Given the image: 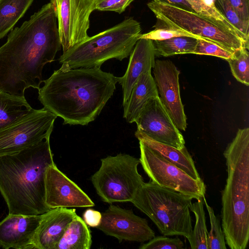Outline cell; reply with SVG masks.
Listing matches in <instances>:
<instances>
[{
  "label": "cell",
  "mask_w": 249,
  "mask_h": 249,
  "mask_svg": "<svg viewBox=\"0 0 249 249\" xmlns=\"http://www.w3.org/2000/svg\"><path fill=\"white\" fill-rule=\"evenodd\" d=\"M183 242L178 238H169L165 235L155 236L143 244L140 249H182Z\"/></svg>",
  "instance_id": "32"
},
{
  "label": "cell",
  "mask_w": 249,
  "mask_h": 249,
  "mask_svg": "<svg viewBox=\"0 0 249 249\" xmlns=\"http://www.w3.org/2000/svg\"><path fill=\"white\" fill-rule=\"evenodd\" d=\"M32 108L24 96L0 90V128L25 115Z\"/></svg>",
  "instance_id": "22"
},
{
  "label": "cell",
  "mask_w": 249,
  "mask_h": 249,
  "mask_svg": "<svg viewBox=\"0 0 249 249\" xmlns=\"http://www.w3.org/2000/svg\"><path fill=\"white\" fill-rule=\"evenodd\" d=\"M135 123L137 130L156 141L178 149L185 147L183 135L173 123L159 96L148 103Z\"/></svg>",
  "instance_id": "13"
},
{
  "label": "cell",
  "mask_w": 249,
  "mask_h": 249,
  "mask_svg": "<svg viewBox=\"0 0 249 249\" xmlns=\"http://www.w3.org/2000/svg\"><path fill=\"white\" fill-rule=\"evenodd\" d=\"M230 1L240 19L249 26V0H230Z\"/></svg>",
  "instance_id": "34"
},
{
  "label": "cell",
  "mask_w": 249,
  "mask_h": 249,
  "mask_svg": "<svg viewBox=\"0 0 249 249\" xmlns=\"http://www.w3.org/2000/svg\"><path fill=\"white\" fill-rule=\"evenodd\" d=\"M61 44L53 1L12 30L0 47V90L24 96L29 88L40 89L44 66L54 60Z\"/></svg>",
  "instance_id": "1"
},
{
  "label": "cell",
  "mask_w": 249,
  "mask_h": 249,
  "mask_svg": "<svg viewBox=\"0 0 249 249\" xmlns=\"http://www.w3.org/2000/svg\"><path fill=\"white\" fill-rule=\"evenodd\" d=\"M227 178L222 191V227L231 249L249 240V128L239 129L224 152Z\"/></svg>",
  "instance_id": "4"
},
{
  "label": "cell",
  "mask_w": 249,
  "mask_h": 249,
  "mask_svg": "<svg viewBox=\"0 0 249 249\" xmlns=\"http://www.w3.org/2000/svg\"><path fill=\"white\" fill-rule=\"evenodd\" d=\"M157 0L162 2L167 3L178 8L195 12L191 8V6L186 1V0Z\"/></svg>",
  "instance_id": "36"
},
{
  "label": "cell",
  "mask_w": 249,
  "mask_h": 249,
  "mask_svg": "<svg viewBox=\"0 0 249 249\" xmlns=\"http://www.w3.org/2000/svg\"><path fill=\"white\" fill-rule=\"evenodd\" d=\"M45 201L50 209L94 205L90 197L55 163L49 166L45 172Z\"/></svg>",
  "instance_id": "15"
},
{
  "label": "cell",
  "mask_w": 249,
  "mask_h": 249,
  "mask_svg": "<svg viewBox=\"0 0 249 249\" xmlns=\"http://www.w3.org/2000/svg\"><path fill=\"white\" fill-rule=\"evenodd\" d=\"M128 65L124 74L117 77L123 90V106L126 103L131 90L139 77L151 71L155 64V52L153 40L140 38L130 54Z\"/></svg>",
  "instance_id": "17"
},
{
  "label": "cell",
  "mask_w": 249,
  "mask_h": 249,
  "mask_svg": "<svg viewBox=\"0 0 249 249\" xmlns=\"http://www.w3.org/2000/svg\"><path fill=\"white\" fill-rule=\"evenodd\" d=\"M193 53L214 56L226 60L233 54L219 45L204 39H197Z\"/></svg>",
  "instance_id": "31"
},
{
  "label": "cell",
  "mask_w": 249,
  "mask_h": 249,
  "mask_svg": "<svg viewBox=\"0 0 249 249\" xmlns=\"http://www.w3.org/2000/svg\"><path fill=\"white\" fill-rule=\"evenodd\" d=\"M57 116L44 107L0 128V157L13 154L50 137Z\"/></svg>",
  "instance_id": "9"
},
{
  "label": "cell",
  "mask_w": 249,
  "mask_h": 249,
  "mask_svg": "<svg viewBox=\"0 0 249 249\" xmlns=\"http://www.w3.org/2000/svg\"><path fill=\"white\" fill-rule=\"evenodd\" d=\"M196 13L217 21L236 34L246 45L239 32L225 18L216 8L213 0H186Z\"/></svg>",
  "instance_id": "26"
},
{
  "label": "cell",
  "mask_w": 249,
  "mask_h": 249,
  "mask_svg": "<svg viewBox=\"0 0 249 249\" xmlns=\"http://www.w3.org/2000/svg\"><path fill=\"white\" fill-rule=\"evenodd\" d=\"M231 73L235 79L241 83L249 85V53L248 49L242 48L234 52L231 58L227 60Z\"/></svg>",
  "instance_id": "27"
},
{
  "label": "cell",
  "mask_w": 249,
  "mask_h": 249,
  "mask_svg": "<svg viewBox=\"0 0 249 249\" xmlns=\"http://www.w3.org/2000/svg\"><path fill=\"white\" fill-rule=\"evenodd\" d=\"M178 36H189L196 39H203L182 30L166 26H156L153 30L146 34H141L140 38L163 40Z\"/></svg>",
  "instance_id": "30"
},
{
  "label": "cell",
  "mask_w": 249,
  "mask_h": 249,
  "mask_svg": "<svg viewBox=\"0 0 249 249\" xmlns=\"http://www.w3.org/2000/svg\"><path fill=\"white\" fill-rule=\"evenodd\" d=\"M99 169L91 181L98 195L104 202H131L144 182L139 173L140 160L126 154L109 156L101 160Z\"/></svg>",
  "instance_id": "8"
},
{
  "label": "cell",
  "mask_w": 249,
  "mask_h": 249,
  "mask_svg": "<svg viewBox=\"0 0 249 249\" xmlns=\"http://www.w3.org/2000/svg\"><path fill=\"white\" fill-rule=\"evenodd\" d=\"M153 70L159 96L172 120L179 130L187 128L186 117L179 89L180 72L169 60H157Z\"/></svg>",
  "instance_id": "14"
},
{
  "label": "cell",
  "mask_w": 249,
  "mask_h": 249,
  "mask_svg": "<svg viewBox=\"0 0 249 249\" xmlns=\"http://www.w3.org/2000/svg\"><path fill=\"white\" fill-rule=\"evenodd\" d=\"M140 23L133 18L88 37L58 59L64 69L101 68L112 58L123 60L132 52L141 35Z\"/></svg>",
  "instance_id": "5"
},
{
  "label": "cell",
  "mask_w": 249,
  "mask_h": 249,
  "mask_svg": "<svg viewBox=\"0 0 249 249\" xmlns=\"http://www.w3.org/2000/svg\"><path fill=\"white\" fill-rule=\"evenodd\" d=\"M55 8L59 36L64 53L89 36V16L95 0H52Z\"/></svg>",
  "instance_id": "11"
},
{
  "label": "cell",
  "mask_w": 249,
  "mask_h": 249,
  "mask_svg": "<svg viewBox=\"0 0 249 249\" xmlns=\"http://www.w3.org/2000/svg\"><path fill=\"white\" fill-rule=\"evenodd\" d=\"M53 164L50 137L0 157V192L8 213L38 215L50 210L45 201V176Z\"/></svg>",
  "instance_id": "3"
},
{
  "label": "cell",
  "mask_w": 249,
  "mask_h": 249,
  "mask_svg": "<svg viewBox=\"0 0 249 249\" xmlns=\"http://www.w3.org/2000/svg\"><path fill=\"white\" fill-rule=\"evenodd\" d=\"M83 217L87 225L97 228L101 223L102 213L98 211L88 209L84 212Z\"/></svg>",
  "instance_id": "35"
},
{
  "label": "cell",
  "mask_w": 249,
  "mask_h": 249,
  "mask_svg": "<svg viewBox=\"0 0 249 249\" xmlns=\"http://www.w3.org/2000/svg\"><path fill=\"white\" fill-rule=\"evenodd\" d=\"M158 96L157 88L151 71L142 74L123 107L124 118L129 123L135 122L148 103Z\"/></svg>",
  "instance_id": "19"
},
{
  "label": "cell",
  "mask_w": 249,
  "mask_h": 249,
  "mask_svg": "<svg viewBox=\"0 0 249 249\" xmlns=\"http://www.w3.org/2000/svg\"><path fill=\"white\" fill-rule=\"evenodd\" d=\"M76 215L75 209L62 207L51 209L42 214L34 238V249H54Z\"/></svg>",
  "instance_id": "18"
},
{
  "label": "cell",
  "mask_w": 249,
  "mask_h": 249,
  "mask_svg": "<svg viewBox=\"0 0 249 249\" xmlns=\"http://www.w3.org/2000/svg\"><path fill=\"white\" fill-rule=\"evenodd\" d=\"M147 6L157 18L155 27L182 30L215 43L231 53L243 47L246 48L236 34L207 17L157 0L148 2Z\"/></svg>",
  "instance_id": "7"
},
{
  "label": "cell",
  "mask_w": 249,
  "mask_h": 249,
  "mask_svg": "<svg viewBox=\"0 0 249 249\" xmlns=\"http://www.w3.org/2000/svg\"><path fill=\"white\" fill-rule=\"evenodd\" d=\"M90 232L83 219L77 214L68 224L54 249H89Z\"/></svg>",
  "instance_id": "21"
},
{
  "label": "cell",
  "mask_w": 249,
  "mask_h": 249,
  "mask_svg": "<svg viewBox=\"0 0 249 249\" xmlns=\"http://www.w3.org/2000/svg\"><path fill=\"white\" fill-rule=\"evenodd\" d=\"M134 0H95V8L104 11H112L121 14Z\"/></svg>",
  "instance_id": "33"
},
{
  "label": "cell",
  "mask_w": 249,
  "mask_h": 249,
  "mask_svg": "<svg viewBox=\"0 0 249 249\" xmlns=\"http://www.w3.org/2000/svg\"><path fill=\"white\" fill-rule=\"evenodd\" d=\"M43 82L38 99L44 107L61 117L64 124L85 125L99 115L118 80L100 68L60 67Z\"/></svg>",
  "instance_id": "2"
},
{
  "label": "cell",
  "mask_w": 249,
  "mask_h": 249,
  "mask_svg": "<svg viewBox=\"0 0 249 249\" xmlns=\"http://www.w3.org/2000/svg\"><path fill=\"white\" fill-rule=\"evenodd\" d=\"M136 137L162 157L196 180H201L193 158L186 147L178 149L172 146L156 141L137 130Z\"/></svg>",
  "instance_id": "20"
},
{
  "label": "cell",
  "mask_w": 249,
  "mask_h": 249,
  "mask_svg": "<svg viewBox=\"0 0 249 249\" xmlns=\"http://www.w3.org/2000/svg\"><path fill=\"white\" fill-rule=\"evenodd\" d=\"M197 39L189 36H178L163 40H153L156 56L193 53Z\"/></svg>",
  "instance_id": "24"
},
{
  "label": "cell",
  "mask_w": 249,
  "mask_h": 249,
  "mask_svg": "<svg viewBox=\"0 0 249 249\" xmlns=\"http://www.w3.org/2000/svg\"><path fill=\"white\" fill-rule=\"evenodd\" d=\"M210 218L211 230L207 234L208 249H226L224 234L219 219L213 208L208 204L205 196L203 197Z\"/></svg>",
  "instance_id": "29"
},
{
  "label": "cell",
  "mask_w": 249,
  "mask_h": 249,
  "mask_svg": "<svg viewBox=\"0 0 249 249\" xmlns=\"http://www.w3.org/2000/svg\"><path fill=\"white\" fill-rule=\"evenodd\" d=\"M101 213V223L97 228L119 242H143L155 236L146 219L136 215L131 210L111 205Z\"/></svg>",
  "instance_id": "12"
},
{
  "label": "cell",
  "mask_w": 249,
  "mask_h": 249,
  "mask_svg": "<svg viewBox=\"0 0 249 249\" xmlns=\"http://www.w3.org/2000/svg\"><path fill=\"white\" fill-rule=\"evenodd\" d=\"M203 198L192 203L190 210L195 214L196 224L191 236L187 238L192 249H208V231L206 224Z\"/></svg>",
  "instance_id": "25"
},
{
  "label": "cell",
  "mask_w": 249,
  "mask_h": 249,
  "mask_svg": "<svg viewBox=\"0 0 249 249\" xmlns=\"http://www.w3.org/2000/svg\"><path fill=\"white\" fill-rule=\"evenodd\" d=\"M34 0H0V39L14 27Z\"/></svg>",
  "instance_id": "23"
},
{
  "label": "cell",
  "mask_w": 249,
  "mask_h": 249,
  "mask_svg": "<svg viewBox=\"0 0 249 249\" xmlns=\"http://www.w3.org/2000/svg\"><path fill=\"white\" fill-rule=\"evenodd\" d=\"M193 198L161 187L150 180L144 182L131 201L165 236L188 238L192 231L190 207Z\"/></svg>",
  "instance_id": "6"
},
{
  "label": "cell",
  "mask_w": 249,
  "mask_h": 249,
  "mask_svg": "<svg viewBox=\"0 0 249 249\" xmlns=\"http://www.w3.org/2000/svg\"><path fill=\"white\" fill-rule=\"evenodd\" d=\"M216 8L225 18L239 32L245 44L249 47V26L238 18L230 0H213Z\"/></svg>",
  "instance_id": "28"
},
{
  "label": "cell",
  "mask_w": 249,
  "mask_h": 249,
  "mask_svg": "<svg viewBox=\"0 0 249 249\" xmlns=\"http://www.w3.org/2000/svg\"><path fill=\"white\" fill-rule=\"evenodd\" d=\"M140 161L144 172L158 185L198 200L205 196L206 186L139 141Z\"/></svg>",
  "instance_id": "10"
},
{
  "label": "cell",
  "mask_w": 249,
  "mask_h": 249,
  "mask_svg": "<svg viewBox=\"0 0 249 249\" xmlns=\"http://www.w3.org/2000/svg\"><path fill=\"white\" fill-rule=\"evenodd\" d=\"M41 214H10L0 221V246L4 249H34V238Z\"/></svg>",
  "instance_id": "16"
}]
</instances>
